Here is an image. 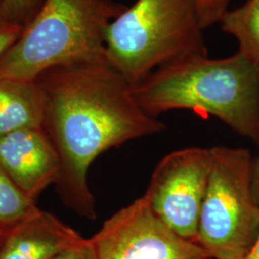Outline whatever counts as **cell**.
<instances>
[{"label":"cell","instance_id":"cell-17","mask_svg":"<svg viewBox=\"0 0 259 259\" xmlns=\"http://www.w3.org/2000/svg\"><path fill=\"white\" fill-rule=\"evenodd\" d=\"M253 189L259 204V157L253 166Z\"/></svg>","mask_w":259,"mask_h":259},{"label":"cell","instance_id":"cell-18","mask_svg":"<svg viewBox=\"0 0 259 259\" xmlns=\"http://www.w3.org/2000/svg\"><path fill=\"white\" fill-rule=\"evenodd\" d=\"M243 259H259V236L252 249Z\"/></svg>","mask_w":259,"mask_h":259},{"label":"cell","instance_id":"cell-19","mask_svg":"<svg viewBox=\"0 0 259 259\" xmlns=\"http://www.w3.org/2000/svg\"><path fill=\"white\" fill-rule=\"evenodd\" d=\"M6 230H7V229H4V228L0 227V245H1V242H2V240H3V237H4V234H5Z\"/></svg>","mask_w":259,"mask_h":259},{"label":"cell","instance_id":"cell-1","mask_svg":"<svg viewBox=\"0 0 259 259\" xmlns=\"http://www.w3.org/2000/svg\"><path fill=\"white\" fill-rule=\"evenodd\" d=\"M44 101L41 128L60 159L55 186L80 217H97L88 173L104 152L160 134L165 124L142 110L133 88L106 59L50 68L36 79Z\"/></svg>","mask_w":259,"mask_h":259},{"label":"cell","instance_id":"cell-12","mask_svg":"<svg viewBox=\"0 0 259 259\" xmlns=\"http://www.w3.org/2000/svg\"><path fill=\"white\" fill-rule=\"evenodd\" d=\"M37 209L35 201L24 194L0 167V227L11 228Z\"/></svg>","mask_w":259,"mask_h":259},{"label":"cell","instance_id":"cell-6","mask_svg":"<svg viewBox=\"0 0 259 259\" xmlns=\"http://www.w3.org/2000/svg\"><path fill=\"white\" fill-rule=\"evenodd\" d=\"M210 166V148L171 152L157 163L143 195L158 218L182 237L196 243Z\"/></svg>","mask_w":259,"mask_h":259},{"label":"cell","instance_id":"cell-7","mask_svg":"<svg viewBox=\"0 0 259 259\" xmlns=\"http://www.w3.org/2000/svg\"><path fill=\"white\" fill-rule=\"evenodd\" d=\"M90 239L96 259H210L158 218L143 196L111 215Z\"/></svg>","mask_w":259,"mask_h":259},{"label":"cell","instance_id":"cell-3","mask_svg":"<svg viewBox=\"0 0 259 259\" xmlns=\"http://www.w3.org/2000/svg\"><path fill=\"white\" fill-rule=\"evenodd\" d=\"M126 8L113 0H41L0 58V78L33 81L53 67L104 60L106 30Z\"/></svg>","mask_w":259,"mask_h":259},{"label":"cell","instance_id":"cell-14","mask_svg":"<svg viewBox=\"0 0 259 259\" xmlns=\"http://www.w3.org/2000/svg\"><path fill=\"white\" fill-rule=\"evenodd\" d=\"M231 0H196L199 19L203 29L219 23L229 11Z\"/></svg>","mask_w":259,"mask_h":259},{"label":"cell","instance_id":"cell-5","mask_svg":"<svg viewBox=\"0 0 259 259\" xmlns=\"http://www.w3.org/2000/svg\"><path fill=\"white\" fill-rule=\"evenodd\" d=\"M197 243L210 259H243L259 236L254 161L242 147L213 146Z\"/></svg>","mask_w":259,"mask_h":259},{"label":"cell","instance_id":"cell-4","mask_svg":"<svg viewBox=\"0 0 259 259\" xmlns=\"http://www.w3.org/2000/svg\"><path fill=\"white\" fill-rule=\"evenodd\" d=\"M196 0H138L105 34V59L133 87L162 65L207 55Z\"/></svg>","mask_w":259,"mask_h":259},{"label":"cell","instance_id":"cell-15","mask_svg":"<svg viewBox=\"0 0 259 259\" xmlns=\"http://www.w3.org/2000/svg\"><path fill=\"white\" fill-rule=\"evenodd\" d=\"M10 18L26 25L38 9L41 0H4Z\"/></svg>","mask_w":259,"mask_h":259},{"label":"cell","instance_id":"cell-2","mask_svg":"<svg viewBox=\"0 0 259 259\" xmlns=\"http://www.w3.org/2000/svg\"><path fill=\"white\" fill-rule=\"evenodd\" d=\"M132 88L153 117L173 110L212 115L259 146V69L239 52L221 59L185 57Z\"/></svg>","mask_w":259,"mask_h":259},{"label":"cell","instance_id":"cell-10","mask_svg":"<svg viewBox=\"0 0 259 259\" xmlns=\"http://www.w3.org/2000/svg\"><path fill=\"white\" fill-rule=\"evenodd\" d=\"M44 101L36 80L0 78V137L41 127Z\"/></svg>","mask_w":259,"mask_h":259},{"label":"cell","instance_id":"cell-8","mask_svg":"<svg viewBox=\"0 0 259 259\" xmlns=\"http://www.w3.org/2000/svg\"><path fill=\"white\" fill-rule=\"evenodd\" d=\"M0 167L19 189L36 201L55 185L60 159L41 127L21 129L0 137Z\"/></svg>","mask_w":259,"mask_h":259},{"label":"cell","instance_id":"cell-13","mask_svg":"<svg viewBox=\"0 0 259 259\" xmlns=\"http://www.w3.org/2000/svg\"><path fill=\"white\" fill-rule=\"evenodd\" d=\"M24 25L10 18L4 0H0V58L19 39Z\"/></svg>","mask_w":259,"mask_h":259},{"label":"cell","instance_id":"cell-11","mask_svg":"<svg viewBox=\"0 0 259 259\" xmlns=\"http://www.w3.org/2000/svg\"><path fill=\"white\" fill-rule=\"evenodd\" d=\"M223 31L238 42V52L259 69V0L229 10L219 22Z\"/></svg>","mask_w":259,"mask_h":259},{"label":"cell","instance_id":"cell-9","mask_svg":"<svg viewBox=\"0 0 259 259\" xmlns=\"http://www.w3.org/2000/svg\"><path fill=\"white\" fill-rule=\"evenodd\" d=\"M83 239L54 214L37 209L6 230L0 259H53Z\"/></svg>","mask_w":259,"mask_h":259},{"label":"cell","instance_id":"cell-16","mask_svg":"<svg viewBox=\"0 0 259 259\" xmlns=\"http://www.w3.org/2000/svg\"><path fill=\"white\" fill-rule=\"evenodd\" d=\"M53 259H96L91 239H84L74 247L58 254Z\"/></svg>","mask_w":259,"mask_h":259}]
</instances>
